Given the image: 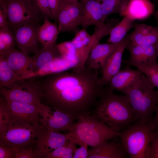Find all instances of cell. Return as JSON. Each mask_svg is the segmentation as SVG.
<instances>
[{"instance_id":"cell-1","label":"cell","mask_w":158,"mask_h":158,"mask_svg":"<svg viewBox=\"0 0 158 158\" xmlns=\"http://www.w3.org/2000/svg\"><path fill=\"white\" fill-rule=\"evenodd\" d=\"M98 70L73 68L42 76L41 103L70 114L77 119L91 114L105 86Z\"/></svg>"},{"instance_id":"cell-2","label":"cell","mask_w":158,"mask_h":158,"mask_svg":"<svg viewBox=\"0 0 158 158\" xmlns=\"http://www.w3.org/2000/svg\"><path fill=\"white\" fill-rule=\"evenodd\" d=\"M114 90L108 85L105 86L91 114L113 130L120 132L138 120L126 96Z\"/></svg>"},{"instance_id":"cell-3","label":"cell","mask_w":158,"mask_h":158,"mask_svg":"<svg viewBox=\"0 0 158 158\" xmlns=\"http://www.w3.org/2000/svg\"><path fill=\"white\" fill-rule=\"evenodd\" d=\"M68 132L75 136L77 145L85 143L92 147L120 135V132L113 130L91 114L80 116Z\"/></svg>"},{"instance_id":"cell-4","label":"cell","mask_w":158,"mask_h":158,"mask_svg":"<svg viewBox=\"0 0 158 158\" xmlns=\"http://www.w3.org/2000/svg\"><path fill=\"white\" fill-rule=\"evenodd\" d=\"M143 74L133 86L122 92L138 120L151 122L158 104V90H155Z\"/></svg>"},{"instance_id":"cell-5","label":"cell","mask_w":158,"mask_h":158,"mask_svg":"<svg viewBox=\"0 0 158 158\" xmlns=\"http://www.w3.org/2000/svg\"><path fill=\"white\" fill-rule=\"evenodd\" d=\"M46 129L43 125L36 126L18 118L8 117L0 125V145L16 147L31 145Z\"/></svg>"},{"instance_id":"cell-6","label":"cell","mask_w":158,"mask_h":158,"mask_svg":"<svg viewBox=\"0 0 158 158\" xmlns=\"http://www.w3.org/2000/svg\"><path fill=\"white\" fill-rule=\"evenodd\" d=\"M154 129L151 122L137 120L120 132L123 146L131 158H148Z\"/></svg>"},{"instance_id":"cell-7","label":"cell","mask_w":158,"mask_h":158,"mask_svg":"<svg viewBox=\"0 0 158 158\" xmlns=\"http://www.w3.org/2000/svg\"><path fill=\"white\" fill-rule=\"evenodd\" d=\"M0 8L6 11L10 27L14 32L23 25L44 20L34 0H6Z\"/></svg>"},{"instance_id":"cell-8","label":"cell","mask_w":158,"mask_h":158,"mask_svg":"<svg viewBox=\"0 0 158 158\" xmlns=\"http://www.w3.org/2000/svg\"><path fill=\"white\" fill-rule=\"evenodd\" d=\"M36 78L17 80L11 88H0L1 97L6 102H25L40 107L42 104L40 99V81Z\"/></svg>"},{"instance_id":"cell-9","label":"cell","mask_w":158,"mask_h":158,"mask_svg":"<svg viewBox=\"0 0 158 158\" xmlns=\"http://www.w3.org/2000/svg\"><path fill=\"white\" fill-rule=\"evenodd\" d=\"M79 0H64L56 20L60 32H73L80 26L83 3Z\"/></svg>"},{"instance_id":"cell-10","label":"cell","mask_w":158,"mask_h":158,"mask_svg":"<svg viewBox=\"0 0 158 158\" xmlns=\"http://www.w3.org/2000/svg\"><path fill=\"white\" fill-rule=\"evenodd\" d=\"M61 56L56 44L50 47L41 48L31 57L29 72L26 78L50 74L53 71L56 60Z\"/></svg>"},{"instance_id":"cell-11","label":"cell","mask_w":158,"mask_h":158,"mask_svg":"<svg viewBox=\"0 0 158 158\" xmlns=\"http://www.w3.org/2000/svg\"><path fill=\"white\" fill-rule=\"evenodd\" d=\"M40 108L42 124L54 131H69L77 120L70 114L51 107L42 104Z\"/></svg>"},{"instance_id":"cell-12","label":"cell","mask_w":158,"mask_h":158,"mask_svg":"<svg viewBox=\"0 0 158 158\" xmlns=\"http://www.w3.org/2000/svg\"><path fill=\"white\" fill-rule=\"evenodd\" d=\"M75 137L70 133H62L46 129L36 139L34 143V158H44L50 152Z\"/></svg>"},{"instance_id":"cell-13","label":"cell","mask_w":158,"mask_h":158,"mask_svg":"<svg viewBox=\"0 0 158 158\" xmlns=\"http://www.w3.org/2000/svg\"><path fill=\"white\" fill-rule=\"evenodd\" d=\"M0 103L3 106L8 118H18L36 126L43 125L40 116V107L25 102H6L1 97Z\"/></svg>"},{"instance_id":"cell-14","label":"cell","mask_w":158,"mask_h":158,"mask_svg":"<svg viewBox=\"0 0 158 158\" xmlns=\"http://www.w3.org/2000/svg\"><path fill=\"white\" fill-rule=\"evenodd\" d=\"M39 23H33L21 26L14 31L18 49L27 54H34L41 48L38 39Z\"/></svg>"},{"instance_id":"cell-15","label":"cell","mask_w":158,"mask_h":158,"mask_svg":"<svg viewBox=\"0 0 158 158\" xmlns=\"http://www.w3.org/2000/svg\"><path fill=\"white\" fill-rule=\"evenodd\" d=\"M130 41L129 35L126 36L101 69L102 74L99 78L104 85H108L111 78L120 71L123 53Z\"/></svg>"},{"instance_id":"cell-16","label":"cell","mask_w":158,"mask_h":158,"mask_svg":"<svg viewBox=\"0 0 158 158\" xmlns=\"http://www.w3.org/2000/svg\"><path fill=\"white\" fill-rule=\"evenodd\" d=\"M126 48L129 51L130 56L129 58L123 61L128 66L145 65L157 61L156 44L139 45L135 44L130 41Z\"/></svg>"},{"instance_id":"cell-17","label":"cell","mask_w":158,"mask_h":158,"mask_svg":"<svg viewBox=\"0 0 158 158\" xmlns=\"http://www.w3.org/2000/svg\"><path fill=\"white\" fill-rule=\"evenodd\" d=\"M101 4V0H87L83 3L80 26L82 29H86L91 25L98 27L104 24Z\"/></svg>"},{"instance_id":"cell-18","label":"cell","mask_w":158,"mask_h":158,"mask_svg":"<svg viewBox=\"0 0 158 158\" xmlns=\"http://www.w3.org/2000/svg\"><path fill=\"white\" fill-rule=\"evenodd\" d=\"M128 156L121 141H106L88 150V158H125Z\"/></svg>"},{"instance_id":"cell-19","label":"cell","mask_w":158,"mask_h":158,"mask_svg":"<svg viewBox=\"0 0 158 158\" xmlns=\"http://www.w3.org/2000/svg\"><path fill=\"white\" fill-rule=\"evenodd\" d=\"M15 74L24 79L29 72L31 57L14 48L3 55Z\"/></svg>"},{"instance_id":"cell-20","label":"cell","mask_w":158,"mask_h":158,"mask_svg":"<svg viewBox=\"0 0 158 158\" xmlns=\"http://www.w3.org/2000/svg\"><path fill=\"white\" fill-rule=\"evenodd\" d=\"M98 44L92 49L85 63V67L98 70L120 43Z\"/></svg>"},{"instance_id":"cell-21","label":"cell","mask_w":158,"mask_h":158,"mask_svg":"<svg viewBox=\"0 0 158 158\" xmlns=\"http://www.w3.org/2000/svg\"><path fill=\"white\" fill-rule=\"evenodd\" d=\"M134 30L129 35L130 42L139 45L156 44L158 41V27L135 23Z\"/></svg>"},{"instance_id":"cell-22","label":"cell","mask_w":158,"mask_h":158,"mask_svg":"<svg viewBox=\"0 0 158 158\" xmlns=\"http://www.w3.org/2000/svg\"><path fill=\"white\" fill-rule=\"evenodd\" d=\"M140 70L126 68L120 70L111 79L108 85L114 90L122 92L128 89L139 79L143 74Z\"/></svg>"},{"instance_id":"cell-23","label":"cell","mask_w":158,"mask_h":158,"mask_svg":"<svg viewBox=\"0 0 158 158\" xmlns=\"http://www.w3.org/2000/svg\"><path fill=\"white\" fill-rule=\"evenodd\" d=\"M154 5L149 0H129L122 16L133 20L147 18L154 13Z\"/></svg>"},{"instance_id":"cell-24","label":"cell","mask_w":158,"mask_h":158,"mask_svg":"<svg viewBox=\"0 0 158 158\" xmlns=\"http://www.w3.org/2000/svg\"><path fill=\"white\" fill-rule=\"evenodd\" d=\"M49 19L44 18V23L40 26L38 32V40L44 48L55 45L60 33L58 26L51 22Z\"/></svg>"},{"instance_id":"cell-25","label":"cell","mask_w":158,"mask_h":158,"mask_svg":"<svg viewBox=\"0 0 158 158\" xmlns=\"http://www.w3.org/2000/svg\"><path fill=\"white\" fill-rule=\"evenodd\" d=\"M134 20L126 17H123L112 29L107 42L117 43L121 42L126 36L127 32L133 28L135 24Z\"/></svg>"},{"instance_id":"cell-26","label":"cell","mask_w":158,"mask_h":158,"mask_svg":"<svg viewBox=\"0 0 158 158\" xmlns=\"http://www.w3.org/2000/svg\"><path fill=\"white\" fill-rule=\"evenodd\" d=\"M21 79L14 73L4 56L0 55V88H11L14 83Z\"/></svg>"},{"instance_id":"cell-27","label":"cell","mask_w":158,"mask_h":158,"mask_svg":"<svg viewBox=\"0 0 158 158\" xmlns=\"http://www.w3.org/2000/svg\"><path fill=\"white\" fill-rule=\"evenodd\" d=\"M129 0H101V7L104 19L113 14L122 16Z\"/></svg>"},{"instance_id":"cell-28","label":"cell","mask_w":158,"mask_h":158,"mask_svg":"<svg viewBox=\"0 0 158 158\" xmlns=\"http://www.w3.org/2000/svg\"><path fill=\"white\" fill-rule=\"evenodd\" d=\"M74 138L50 152L44 158H71L77 148Z\"/></svg>"},{"instance_id":"cell-29","label":"cell","mask_w":158,"mask_h":158,"mask_svg":"<svg viewBox=\"0 0 158 158\" xmlns=\"http://www.w3.org/2000/svg\"><path fill=\"white\" fill-rule=\"evenodd\" d=\"M16 45L14 32L8 28L0 29V55L15 48Z\"/></svg>"},{"instance_id":"cell-30","label":"cell","mask_w":158,"mask_h":158,"mask_svg":"<svg viewBox=\"0 0 158 158\" xmlns=\"http://www.w3.org/2000/svg\"><path fill=\"white\" fill-rule=\"evenodd\" d=\"M133 66L140 70L154 88H158V63L157 61L145 65H135Z\"/></svg>"},{"instance_id":"cell-31","label":"cell","mask_w":158,"mask_h":158,"mask_svg":"<svg viewBox=\"0 0 158 158\" xmlns=\"http://www.w3.org/2000/svg\"><path fill=\"white\" fill-rule=\"evenodd\" d=\"M56 47L62 57L69 61H76L77 63L75 49L71 41L56 44Z\"/></svg>"},{"instance_id":"cell-32","label":"cell","mask_w":158,"mask_h":158,"mask_svg":"<svg viewBox=\"0 0 158 158\" xmlns=\"http://www.w3.org/2000/svg\"><path fill=\"white\" fill-rule=\"evenodd\" d=\"M148 158H158V131L155 130L151 138Z\"/></svg>"},{"instance_id":"cell-33","label":"cell","mask_w":158,"mask_h":158,"mask_svg":"<svg viewBox=\"0 0 158 158\" xmlns=\"http://www.w3.org/2000/svg\"><path fill=\"white\" fill-rule=\"evenodd\" d=\"M34 146L16 147L15 158H34Z\"/></svg>"},{"instance_id":"cell-34","label":"cell","mask_w":158,"mask_h":158,"mask_svg":"<svg viewBox=\"0 0 158 158\" xmlns=\"http://www.w3.org/2000/svg\"><path fill=\"white\" fill-rule=\"evenodd\" d=\"M41 13L43 18L52 19V16L48 0H34Z\"/></svg>"},{"instance_id":"cell-35","label":"cell","mask_w":158,"mask_h":158,"mask_svg":"<svg viewBox=\"0 0 158 158\" xmlns=\"http://www.w3.org/2000/svg\"><path fill=\"white\" fill-rule=\"evenodd\" d=\"M16 147L0 145V158H15Z\"/></svg>"},{"instance_id":"cell-36","label":"cell","mask_w":158,"mask_h":158,"mask_svg":"<svg viewBox=\"0 0 158 158\" xmlns=\"http://www.w3.org/2000/svg\"><path fill=\"white\" fill-rule=\"evenodd\" d=\"M52 16L56 20L58 13L62 6L64 0H48Z\"/></svg>"},{"instance_id":"cell-37","label":"cell","mask_w":158,"mask_h":158,"mask_svg":"<svg viewBox=\"0 0 158 158\" xmlns=\"http://www.w3.org/2000/svg\"><path fill=\"white\" fill-rule=\"evenodd\" d=\"M79 148H77L73 156V158H88V145L85 143H83Z\"/></svg>"},{"instance_id":"cell-38","label":"cell","mask_w":158,"mask_h":158,"mask_svg":"<svg viewBox=\"0 0 158 158\" xmlns=\"http://www.w3.org/2000/svg\"><path fill=\"white\" fill-rule=\"evenodd\" d=\"M10 28L7 13L6 10L0 8V28Z\"/></svg>"},{"instance_id":"cell-39","label":"cell","mask_w":158,"mask_h":158,"mask_svg":"<svg viewBox=\"0 0 158 158\" xmlns=\"http://www.w3.org/2000/svg\"><path fill=\"white\" fill-rule=\"evenodd\" d=\"M155 111V116L153 118L152 123L154 130L158 131V104L156 107Z\"/></svg>"},{"instance_id":"cell-40","label":"cell","mask_w":158,"mask_h":158,"mask_svg":"<svg viewBox=\"0 0 158 158\" xmlns=\"http://www.w3.org/2000/svg\"><path fill=\"white\" fill-rule=\"evenodd\" d=\"M154 16L158 22V11H155L154 13Z\"/></svg>"},{"instance_id":"cell-41","label":"cell","mask_w":158,"mask_h":158,"mask_svg":"<svg viewBox=\"0 0 158 158\" xmlns=\"http://www.w3.org/2000/svg\"><path fill=\"white\" fill-rule=\"evenodd\" d=\"M6 0H0V6L2 5Z\"/></svg>"},{"instance_id":"cell-42","label":"cell","mask_w":158,"mask_h":158,"mask_svg":"<svg viewBox=\"0 0 158 158\" xmlns=\"http://www.w3.org/2000/svg\"><path fill=\"white\" fill-rule=\"evenodd\" d=\"M156 44L157 48V57L158 58V41Z\"/></svg>"},{"instance_id":"cell-43","label":"cell","mask_w":158,"mask_h":158,"mask_svg":"<svg viewBox=\"0 0 158 158\" xmlns=\"http://www.w3.org/2000/svg\"><path fill=\"white\" fill-rule=\"evenodd\" d=\"M80 1H82L83 2H84L87 0H79Z\"/></svg>"},{"instance_id":"cell-44","label":"cell","mask_w":158,"mask_h":158,"mask_svg":"<svg viewBox=\"0 0 158 158\" xmlns=\"http://www.w3.org/2000/svg\"><path fill=\"white\" fill-rule=\"evenodd\" d=\"M157 1H158V0H157Z\"/></svg>"}]
</instances>
